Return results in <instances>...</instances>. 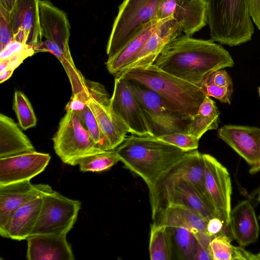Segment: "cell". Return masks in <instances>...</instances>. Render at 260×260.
Listing matches in <instances>:
<instances>
[{"mask_svg":"<svg viewBox=\"0 0 260 260\" xmlns=\"http://www.w3.org/2000/svg\"><path fill=\"white\" fill-rule=\"evenodd\" d=\"M153 64L201 87L208 74L232 67L234 61L227 50L211 40L181 35L164 48Z\"/></svg>","mask_w":260,"mask_h":260,"instance_id":"cell-1","label":"cell"},{"mask_svg":"<svg viewBox=\"0 0 260 260\" xmlns=\"http://www.w3.org/2000/svg\"><path fill=\"white\" fill-rule=\"evenodd\" d=\"M115 150L125 167L145 181L149 192L160 178L189 152L154 136L134 135L127 136Z\"/></svg>","mask_w":260,"mask_h":260,"instance_id":"cell-2","label":"cell"},{"mask_svg":"<svg viewBox=\"0 0 260 260\" xmlns=\"http://www.w3.org/2000/svg\"><path fill=\"white\" fill-rule=\"evenodd\" d=\"M121 77L141 84L157 93L167 106L183 119L195 115L206 94L202 88L152 64L118 73Z\"/></svg>","mask_w":260,"mask_h":260,"instance_id":"cell-3","label":"cell"},{"mask_svg":"<svg viewBox=\"0 0 260 260\" xmlns=\"http://www.w3.org/2000/svg\"><path fill=\"white\" fill-rule=\"evenodd\" d=\"M211 40L236 46L251 40L254 33L248 0H205Z\"/></svg>","mask_w":260,"mask_h":260,"instance_id":"cell-4","label":"cell"},{"mask_svg":"<svg viewBox=\"0 0 260 260\" xmlns=\"http://www.w3.org/2000/svg\"><path fill=\"white\" fill-rule=\"evenodd\" d=\"M163 0H124L119 7L106 48L109 57L117 52L147 24L156 19Z\"/></svg>","mask_w":260,"mask_h":260,"instance_id":"cell-5","label":"cell"},{"mask_svg":"<svg viewBox=\"0 0 260 260\" xmlns=\"http://www.w3.org/2000/svg\"><path fill=\"white\" fill-rule=\"evenodd\" d=\"M56 154L64 164L76 166L82 158L104 151L99 148L82 125L77 114L66 111L52 138Z\"/></svg>","mask_w":260,"mask_h":260,"instance_id":"cell-6","label":"cell"},{"mask_svg":"<svg viewBox=\"0 0 260 260\" xmlns=\"http://www.w3.org/2000/svg\"><path fill=\"white\" fill-rule=\"evenodd\" d=\"M184 182L194 185L207 201L205 186L204 160L203 154L197 150L189 151L160 178L149 192L153 220L157 216L169 192L176 185Z\"/></svg>","mask_w":260,"mask_h":260,"instance_id":"cell-7","label":"cell"},{"mask_svg":"<svg viewBox=\"0 0 260 260\" xmlns=\"http://www.w3.org/2000/svg\"><path fill=\"white\" fill-rule=\"evenodd\" d=\"M40 215L31 233L66 236L73 228L81 209V202L53 190L42 196Z\"/></svg>","mask_w":260,"mask_h":260,"instance_id":"cell-8","label":"cell"},{"mask_svg":"<svg viewBox=\"0 0 260 260\" xmlns=\"http://www.w3.org/2000/svg\"><path fill=\"white\" fill-rule=\"evenodd\" d=\"M131 90L140 102L154 136L186 133L189 121L171 110L154 91L132 81L126 80Z\"/></svg>","mask_w":260,"mask_h":260,"instance_id":"cell-9","label":"cell"},{"mask_svg":"<svg viewBox=\"0 0 260 260\" xmlns=\"http://www.w3.org/2000/svg\"><path fill=\"white\" fill-rule=\"evenodd\" d=\"M89 96L86 104L93 113L110 150L124 140L129 129L111 106L110 98L101 83L87 80Z\"/></svg>","mask_w":260,"mask_h":260,"instance_id":"cell-10","label":"cell"},{"mask_svg":"<svg viewBox=\"0 0 260 260\" xmlns=\"http://www.w3.org/2000/svg\"><path fill=\"white\" fill-rule=\"evenodd\" d=\"M205 163V186L208 203L216 216L231 231L232 184L227 169L215 157L203 154Z\"/></svg>","mask_w":260,"mask_h":260,"instance_id":"cell-11","label":"cell"},{"mask_svg":"<svg viewBox=\"0 0 260 260\" xmlns=\"http://www.w3.org/2000/svg\"><path fill=\"white\" fill-rule=\"evenodd\" d=\"M111 106L126 124L129 133L137 136H153L145 112L127 80L115 77Z\"/></svg>","mask_w":260,"mask_h":260,"instance_id":"cell-12","label":"cell"},{"mask_svg":"<svg viewBox=\"0 0 260 260\" xmlns=\"http://www.w3.org/2000/svg\"><path fill=\"white\" fill-rule=\"evenodd\" d=\"M172 17L179 24L185 35L191 37L207 24L205 0H163L156 19Z\"/></svg>","mask_w":260,"mask_h":260,"instance_id":"cell-13","label":"cell"},{"mask_svg":"<svg viewBox=\"0 0 260 260\" xmlns=\"http://www.w3.org/2000/svg\"><path fill=\"white\" fill-rule=\"evenodd\" d=\"M40 0H16L10 12L14 40L35 51L42 41L39 15Z\"/></svg>","mask_w":260,"mask_h":260,"instance_id":"cell-14","label":"cell"},{"mask_svg":"<svg viewBox=\"0 0 260 260\" xmlns=\"http://www.w3.org/2000/svg\"><path fill=\"white\" fill-rule=\"evenodd\" d=\"M49 154L32 151L0 157V185L30 180L46 169Z\"/></svg>","mask_w":260,"mask_h":260,"instance_id":"cell-15","label":"cell"},{"mask_svg":"<svg viewBox=\"0 0 260 260\" xmlns=\"http://www.w3.org/2000/svg\"><path fill=\"white\" fill-rule=\"evenodd\" d=\"M52 190L47 184H32L30 180L0 185V229L19 208Z\"/></svg>","mask_w":260,"mask_h":260,"instance_id":"cell-16","label":"cell"},{"mask_svg":"<svg viewBox=\"0 0 260 260\" xmlns=\"http://www.w3.org/2000/svg\"><path fill=\"white\" fill-rule=\"evenodd\" d=\"M218 136L251 167L260 163V128L256 127L225 125Z\"/></svg>","mask_w":260,"mask_h":260,"instance_id":"cell-17","label":"cell"},{"mask_svg":"<svg viewBox=\"0 0 260 260\" xmlns=\"http://www.w3.org/2000/svg\"><path fill=\"white\" fill-rule=\"evenodd\" d=\"M40 22L42 37L59 47L69 56L70 24L67 14L49 1L39 2Z\"/></svg>","mask_w":260,"mask_h":260,"instance_id":"cell-18","label":"cell"},{"mask_svg":"<svg viewBox=\"0 0 260 260\" xmlns=\"http://www.w3.org/2000/svg\"><path fill=\"white\" fill-rule=\"evenodd\" d=\"M182 32L178 23L173 18L168 17L149 37L129 64L120 72L144 69L153 64L164 48Z\"/></svg>","mask_w":260,"mask_h":260,"instance_id":"cell-19","label":"cell"},{"mask_svg":"<svg viewBox=\"0 0 260 260\" xmlns=\"http://www.w3.org/2000/svg\"><path fill=\"white\" fill-rule=\"evenodd\" d=\"M28 260H73L74 254L66 236L39 234L27 239Z\"/></svg>","mask_w":260,"mask_h":260,"instance_id":"cell-20","label":"cell"},{"mask_svg":"<svg viewBox=\"0 0 260 260\" xmlns=\"http://www.w3.org/2000/svg\"><path fill=\"white\" fill-rule=\"evenodd\" d=\"M44 194L16 210L6 224L0 229L1 236L21 241L31 236L40 215Z\"/></svg>","mask_w":260,"mask_h":260,"instance_id":"cell-21","label":"cell"},{"mask_svg":"<svg viewBox=\"0 0 260 260\" xmlns=\"http://www.w3.org/2000/svg\"><path fill=\"white\" fill-rule=\"evenodd\" d=\"M230 228L231 235L241 246H247L257 240L259 225L254 208L249 201L240 202L231 210Z\"/></svg>","mask_w":260,"mask_h":260,"instance_id":"cell-22","label":"cell"},{"mask_svg":"<svg viewBox=\"0 0 260 260\" xmlns=\"http://www.w3.org/2000/svg\"><path fill=\"white\" fill-rule=\"evenodd\" d=\"M154 222L170 228H183L193 235L205 232L207 221L199 214L181 204H169L159 213Z\"/></svg>","mask_w":260,"mask_h":260,"instance_id":"cell-23","label":"cell"},{"mask_svg":"<svg viewBox=\"0 0 260 260\" xmlns=\"http://www.w3.org/2000/svg\"><path fill=\"white\" fill-rule=\"evenodd\" d=\"M171 203L188 207L207 222L216 216L206 198L194 185L189 182H181L172 189L167 196L157 215L167 205Z\"/></svg>","mask_w":260,"mask_h":260,"instance_id":"cell-24","label":"cell"},{"mask_svg":"<svg viewBox=\"0 0 260 260\" xmlns=\"http://www.w3.org/2000/svg\"><path fill=\"white\" fill-rule=\"evenodd\" d=\"M167 18L162 20L155 19L147 24L117 52L108 58L106 65L108 72L114 76L126 68L149 37Z\"/></svg>","mask_w":260,"mask_h":260,"instance_id":"cell-25","label":"cell"},{"mask_svg":"<svg viewBox=\"0 0 260 260\" xmlns=\"http://www.w3.org/2000/svg\"><path fill=\"white\" fill-rule=\"evenodd\" d=\"M28 138L14 120L0 114V157L35 151Z\"/></svg>","mask_w":260,"mask_h":260,"instance_id":"cell-26","label":"cell"},{"mask_svg":"<svg viewBox=\"0 0 260 260\" xmlns=\"http://www.w3.org/2000/svg\"><path fill=\"white\" fill-rule=\"evenodd\" d=\"M36 52H48L53 54L60 62L70 80L72 94L78 95L86 101L89 96L87 80L76 68L72 56H68L58 46L50 41L42 40Z\"/></svg>","mask_w":260,"mask_h":260,"instance_id":"cell-27","label":"cell"},{"mask_svg":"<svg viewBox=\"0 0 260 260\" xmlns=\"http://www.w3.org/2000/svg\"><path fill=\"white\" fill-rule=\"evenodd\" d=\"M219 115L215 102L206 95L197 113L190 119L186 133L200 140L208 131L218 128Z\"/></svg>","mask_w":260,"mask_h":260,"instance_id":"cell-28","label":"cell"},{"mask_svg":"<svg viewBox=\"0 0 260 260\" xmlns=\"http://www.w3.org/2000/svg\"><path fill=\"white\" fill-rule=\"evenodd\" d=\"M231 240V236L224 233L212 239L209 245L212 260H260V253L255 254L233 246Z\"/></svg>","mask_w":260,"mask_h":260,"instance_id":"cell-29","label":"cell"},{"mask_svg":"<svg viewBox=\"0 0 260 260\" xmlns=\"http://www.w3.org/2000/svg\"><path fill=\"white\" fill-rule=\"evenodd\" d=\"M151 260H171L173 245L170 228L154 222L151 224L149 245Z\"/></svg>","mask_w":260,"mask_h":260,"instance_id":"cell-30","label":"cell"},{"mask_svg":"<svg viewBox=\"0 0 260 260\" xmlns=\"http://www.w3.org/2000/svg\"><path fill=\"white\" fill-rule=\"evenodd\" d=\"M172 233L173 247L179 259H194L197 248V241L193 234L183 228H170Z\"/></svg>","mask_w":260,"mask_h":260,"instance_id":"cell-31","label":"cell"},{"mask_svg":"<svg viewBox=\"0 0 260 260\" xmlns=\"http://www.w3.org/2000/svg\"><path fill=\"white\" fill-rule=\"evenodd\" d=\"M119 161L120 158L115 149L84 157L78 165L82 172H102L110 169Z\"/></svg>","mask_w":260,"mask_h":260,"instance_id":"cell-32","label":"cell"},{"mask_svg":"<svg viewBox=\"0 0 260 260\" xmlns=\"http://www.w3.org/2000/svg\"><path fill=\"white\" fill-rule=\"evenodd\" d=\"M13 109L22 129L26 130L36 125L37 119L31 103L21 91L14 92Z\"/></svg>","mask_w":260,"mask_h":260,"instance_id":"cell-33","label":"cell"},{"mask_svg":"<svg viewBox=\"0 0 260 260\" xmlns=\"http://www.w3.org/2000/svg\"><path fill=\"white\" fill-rule=\"evenodd\" d=\"M83 126L89 133L95 144L103 150H110L98 122L87 105L80 112L76 113Z\"/></svg>","mask_w":260,"mask_h":260,"instance_id":"cell-34","label":"cell"},{"mask_svg":"<svg viewBox=\"0 0 260 260\" xmlns=\"http://www.w3.org/2000/svg\"><path fill=\"white\" fill-rule=\"evenodd\" d=\"M157 138L185 151L197 150L199 146V139L186 133H171Z\"/></svg>","mask_w":260,"mask_h":260,"instance_id":"cell-35","label":"cell"},{"mask_svg":"<svg viewBox=\"0 0 260 260\" xmlns=\"http://www.w3.org/2000/svg\"><path fill=\"white\" fill-rule=\"evenodd\" d=\"M13 40L10 11L0 5V51Z\"/></svg>","mask_w":260,"mask_h":260,"instance_id":"cell-36","label":"cell"},{"mask_svg":"<svg viewBox=\"0 0 260 260\" xmlns=\"http://www.w3.org/2000/svg\"><path fill=\"white\" fill-rule=\"evenodd\" d=\"M201 87L206 95L213 97L222 103L231 104L233 86L220 87L212 83L202 82Z\"/></svg>","mask_w":260,"mask_h":260,"instance_id":"cell-37","label":"cell"},{"mask_svg":"<svg viewBox=\"0 0 260 260\" xmlns=\"http://www.w3.org/2000/svg\"><path fill=\"white\" fill-rule=\"evenodd\" d=\"M203 82L212 83L220 87L233 86L229 75L222 69L211 72L205 77Z\"/></svg>","mask_w":260,"mask_h":260,"instance_id":"cell-38","label":"cell"},{"mask_svg":"<svg viewBox=\"0 0 260 260\" xmlns=\"http://www.w3.org/2000/svg\"><path fill=\"white\" fill-rule=\"evenodd\" d=\"M206 233L212 238L221 233H224L229 236L231 231L225 229L223 221L218 217L214 216L210 218L207 222Z\"/></svg>","mask_w":260,"mask_h":260,"instance_id":"cell-39","label":"cell"},{"mask_svg":"<svg viewBox=\"0 0 260 260\" xmlns=\"http://www.w3.org/2000/svg\"><path fill=\"white\" fill-rule=\"evenodd\" d=\"M248 4L252 21L260 30V0H248Z\"/></svg>","mask_w":260,"mask_h":260,"instance_id":"cell-40","label":"cell"},{"mask_svg":"<svg viewBox=\"0 0 260 260\" xmlns=\"http://www.w3.org/2000/svg\"><path fill=\"white\" fill-rule=\"evenodd\" d=\"M87 105L86 101L77 95L72 94L71 99L65 107L66 111L72 110L78 113Z\"/></svg>","mask_w":260,"mask_h":260,"instance_id":"cell-41","label":"cell"},{"mask_svg":"<svg viewBox=\"0 0 260 260\" xmlns=\"http://www.w3.org/2000/svg\"><path fill=\"white\" fill-rule=\"evenodd\" d=\"M194 260H212L210 252L197 244Z\"/></svg>","mask_w":260,"mask_h":260,"instance_id":"cell-42","label":"cell"},{"mask_svg":"<svg viewBox=\"0 0 260 260\" xmlns=\"http://www.w3.org/2000/svg\"><path fill=\"white\" fill-rule=\"evenodd\" d=\"M16 2V0H0V5L11 12Z\"/></svg>","mask_w":260,"mask_h":260,"instance_id":"cell-43","label":"cell"},{"mask_svg":"<svg viewBox=\"0 0 260 260\" xmlns=\"http://www.w3.org/2000/svg\"><path fill=\"white\" fill-rule=\"evenodd\" d=\"M14 71L10 69H7L6 71L0 74V83H3L5 81L10 78L13 74Z\"/></svg>","mask_w":260,"mask_h":260,"instance_id":"cell-44","label":"cell"},{"mask_svg":"<svg viewBox=\"0 0 260 260\" xmlns=\"http://www.w3.org/2000/svg\"><path fill=\"white\" fill-rule=\"evenodd\" d=\"M250 196L252 198L256 197L257 200L260 202V186L254 189L251 193Z\"/></svg>","mask_w":260,"mask_h":260,"instance_id":"cell-45","label":"cell"},{"mask_svg":"<svg viewBox=\"0 0 260 260\" xmlns=\"http://www.w3.org/2000/svg\"><path fill=\"white\" fill-rule=\"evenodd\" d=\"M259 171H260V163L255 166L251 167L249 171L251 174H254Z\"/></svg>","mask_w":260,"mask_h":260,"instance_id":"cell-46","label":"cell"},{"mask_svg":"<svg viewBox=\"0 0 260 260\" xmlns=\"http://www.w3.org/2000/svg\"><path fill=\"white\" fill-rule=\"evenodd\" d=\"M258 91L259 96V98H260V86L258 88Z\"/></svg>","mask_w":260,"mask_h":260,"instance_id":"cell-47","label":"cell"},{"mask_svg":"<svg viewBox=\"0 0 260 260\" xmlns=\"http://www.w3.org/2000/svg\"><path fill=\"white\" fill-rule=\"evenodd\" d=\"M259 218L260 219V214H259Z\"/></svg>","mask_w":260,"mask_h":260,"instance_id":"cell-48","label":"cell"}]
</instances>
